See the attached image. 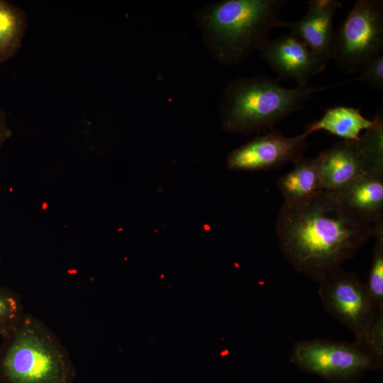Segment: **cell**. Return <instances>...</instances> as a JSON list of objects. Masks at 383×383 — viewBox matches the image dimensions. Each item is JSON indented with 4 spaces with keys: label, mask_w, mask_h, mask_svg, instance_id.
<instances>
[{
    "label": "cell",
    "mask_w": 383,
    "mask_h": 383,
    "mask_svg": "<svg viewBox=\"0 0 383 383\" xmlns=\"http://www.w3.org/2000/svg\"><path fill=\"white\" fill-rule=\"evenodd\" d=\"M276 232L287 261L316 282L355 256L372 237L371 224L324 191L302 201H284Z\"/></svg>",
    "instance_id": "6da1fadb"
},
{
    "label": "cell",
    "mask_w": 383,
    "mask_h": 383,
    "mask_svg": "<svg viewBox=\"0 0 383 383\" xmlns=\"http://www.w3.org/2000/svg\"><path fill=\"white\" fill-rule=\"evenodd\" d=\"M285 0H221L196 11L194 21L209 55L220 65L244 62L269 43L270 32L286 28Z\"/></svg>",
    "instance_id": "7a4b0ae2"
},
{
    "label": "cell",
    "mask_w": 383,
    "mask_h": 383,
    "mask_svg": "<svg viewBox=\"0 0 383 383\" xmlns=\"http://www.w3.org/2000/svg\"><path fill=\"white\" fill-rule=\"evenodd\" d=\"M328 87L307 85L288 89L280 84L279 79L265 75L235 78L226 84L221 96V127L243 135L270 131L301 109L313 94Z\"/></svg>",
    "instance_id": "3957f363"
},
{
    "label": "cell",
    "mask_w": 383,
    "mask_h": 383,
    "mask_svg": "<svg viewBox=\"0 0 383 383\" xmlns=\"http://www.w3.org/2000/svg\"><path fill=\"white\" fill-rule=\"evenodd\" d=\"M1 383H74L76 369L55 333L34 316L25 313L1 335Z\"/></svg>",
    "instance_id": "277c9868"
},
{
    "label": "cell",
    "mask_w": 383,
    "mask_h": 383,
    "mask_svg": "<svg viewBox=\"0 0 383 383\" xmlns=\"http://www.w3.org/2000/svg\"><path fill=\"white\" fill-rule=\"evenodd\" d=\"M383 49V1L357 0L334 32L332 58L348 73L360 72Z\"/></svg>",
    "instance_id": "5b68a950"
},
{
    "label": "cell",
    "mask_w": 383,
    "mask_h": 383,
    "mask_svg": "<svg viewBox=\"0 0 383 383\" xmlns=\"http://www.w3.org/2000/svg\"><path fill=\"white\" fill-rule=\"evenodd\" d=\"M290 361L303 371L335 383L351 382L382 365L355 341L326 339L297 341Z\"/></svg>",
    "instance_id": "8992f818"
},
{
    "label": "cell",
    "mask_w": 383,
    "mask_h": 383,
    "mask_svg": "<svg viewBox=\"0 0 383 383\" xmlns=\"http://www.w3.org/2000/svg\"><path fill=\"white\" fill-rule=\"evenodd\" d=\"M318 282L323 307L348 327L356 340L383 313L355 272L338 267L328 272Z\"/></svg>",
    "instance_id": "52a82bcc"
},
{
    "label": "cell",
    "mask_w": 383,
    "mask_h": 383,
    "mask_svg": "<svg viewBox=\"0 0 383 383\" xmlns=\"http://www.w3.org/2000/svg\"><path fill=\"white\" fill-rule=\"evenodd\" d=\"M309 135L304 131L287 137L272 129L231 151L226 160L227 166L235 171H262L289 162L295 163L309 147L306 140Z\"/></svg>",
    "instance_id": "ba28073f"
},
{
    "label": "cell",
    "mask_w": 383,
    "mask_h": 383,
    "mask_svg": "<svg viewBox=\"0 0 383 383\" xmlns=\"http://www.w3.org/2000/svg\"><path fill=\"white\" fill-rule=\"evenodd\" d=\"M260 52L277 74V79H294L300 87L307 86L309 79L326 66L304 43L291 33L270 40Z\"/></svg>",
    "instance_id": "9c48e42d"
},
{
    "label": "cell",
    "mask_w": 383,
    "mask_h": 383,
    "mask_svg": "<svg viewBox=\"0 0 383 383\" xmlns=\"http://www.w3.org/2000/svg\"><path fill=\"white\" fill-rule=\"evenodd\" d=\"M342 6L336 0L309 1L306 14L298 21L287 22L286 28L327 64L332 59L334 16Z\"/></svg>",
    "instance_id": "30bf717a"
},
{
    "label": "cell",
    "mask_w": 383,
    "mask_h": 383,
    "mask_svg": "<svg viewBox=\"0 0 383 383\" xmlns=\"http://www.w3.org/2000/svg\"><path fill=\"white\" fill-rule=\"evenodd\" d=\"M324 152L321 170L322 191L338 192L367 172L356 140H338Z\"/></svg>",
    "instance_id": "8fae6325"
},
{
    "label": "cell",
    "mask_w": 383,
    "mask_h": 383,
    "mask_svg": "<svg viewBox=\"0 0 383 383\" xmlns=\"http://www.w3.org/2000/svg\"><path fill=\"white\" fill-rule=\"evenodd\" d=\"M347 208L372 226L383 221V172L367 171L334 193Z\"/></svg>",
    "instance_id": "7c38bea8"
},
{
    "label": "cell",
    "mask_w": 383,
    "mask_h": 383,
    "mask_svg": "<svg viewBox=\"0 0 383 383\" xmlns=\"http://www.w3.org/2000/svg\"><path fill=\"white\" fill-rule=\"evenodd\" d=\"M324 152L311 158L302 156L292 170L277 179L284 202L302 201L322 192L321 170Z\"/></svg>",
    "instance_id": "4fadbf2b"
},
{
    "label": "cell",
    "mask_w": 383,
    "mask_h": 383,
    "mask_svg": "<svg viewBox=\"0 0 383 383\" xmlns=\"http://www.w3.org/2000/svg\"><path fill=\"white\" fill-rule=\"evenodd\" d=\"M374 124L373 119L365 118L359 109L337 106L326 111L321 118L306 126L309 135L325 131L345 140H357L360 134Z\"/></svg>",
    "instance_id": "5bb4252c"
},
{
    "label": "cell",
    "mask_w": 383,
    "mask_h": 383,
    "mask_svg": "<svg viewBox=\"0 0 383 383\" xmlns=\"http://www.w3.org/2000/svg\"><path fill=\"white\" fill-rule=\"evenodd\" d=\"M26 26L25 11L9 1L0 0V65L19 51Z\"/></svg>",
    "instance_id": "9a60e30c"
},
{
    "label": "cell",
    "mask_w": 383,
    "mask_h": 383,
    "mask_svg": "<svg viewBox=\"0 0 383 383\" xmlns=\"http://www.w3.org/2000/svg\"><path fill=\"white\" fill-rule=\"evenodd\" d=\"M374 124L363 131L356 140L365 160L367 171L383 172V113L379 107L374 116Z\"/></svg>",
    "instance_id": "2e32d148"
},
{
    "label": "cell",
    "mask_w": 383,
    "mask_h": 383,
    "mask_svg": "<svg viewBox=\"0 0 383 383\" xmlns=\"http://www.w3.org/2000/svg\"><path fill=\"white\" fill-rule=\"evenodd\" d=\"M372 227L375 243L367 282L365 284L374 303L383 311V221Z\"/></svg>",
    "instance_id": "e0dca14e"
},
{
    "label": "cell",
    "mask_w": 383,
    "mask_h": 383,
    "mask_svg": "<svg viewBox=\"0 0 383 383\" xmlns=\"http://www.w3.org/2000/svg\"><path fill=\"white\" fill-rule=\"evenodd\" d=\"M25 313L19 295L0 287V335L11 330Z\"/></svg>",
    "instance_id": "ac0fdd59"
},
{
    "label": "cell",
    "mask_w": 383,
    "mask_h": 383,
    "mask_svg": "<svg viewBox=\"0 0 383 383\" xmlns=\"http://www.w3.org/2000/svg\"><path fill=\"white\" fill-rule=\"evenodd\" d=\"M355 342L369 353L376 360H383V313H381L367 330L363 335Z\"/></svg>",
    "instance_id": "d6986e66"
},
{
    "label": "cell",
    "mask_w": 383,
    "mask_h": 383,
    "mask_svg": "<svg viewBox=\"0 0 383 383\" xmlns=\"http://www.w3.org/2000/svg\"><path fill=\"white\" fill-rule=\"evenodd\" d=\"M354 80L360 81L372 89H383V55H379L370 61Z\"/></svg>",
    "instance_id": "ffe728a7"
},
{
    "label": "cell",
    "mask_w": 383,
    "mask_h": 383,
    "mask_svg": "<svg viewBox=\"0 0 383 383\" xmlns=\"http://www.w3.org/2000/svg\"><path fill=\"white\" fill-rule=\"evenodd\" d=\"M12 135V131L8 125L6 113L0 106V148Z\"/></svg>",
    "instance_id": "44dd1931"
}]
</instances>
